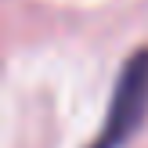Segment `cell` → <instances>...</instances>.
I'll return each mask as SVG.
<instances>
[{"label":"cell","mask_w":148,"mask_h":148,"mask_svg":"<svg viewBox=\"0 0 148 148\" xmlns=\"http://www.w3.org/2000/svg\"><path fill=\"white\" fill-rule=\"evenodd\" d=\"M145 119H148V47L134 51L123 62L101 130L87 148H127L141 134Z\"/></svg>","instance_id":"cell-1"}]
</instances>
